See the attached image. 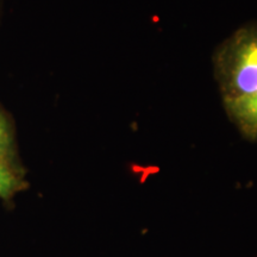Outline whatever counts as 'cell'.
Returning <instances> with one entry per match:
<instances>
[{"label":"cell","instance_id":"obj_4","mask_svg":"<svg viewBox=\"0 0 257 257\" xmlns=\"http://www.w3.org/2000/svg\"><path fill=\"white\" fill-rule=\"evenodd\" d=\"M0 9H2V0H0Z\"/></svg>","mask_w":257,"mask_h":257},{"label":"cell","instance_id":"obj_2","mask_svg":"<svg viewBox=\"0 0 257 257\" xmlns=\"http://www.w3.org/2000/svg\"><path fill=\"white\" fill-rule=\"evenodd\" d=\"M0 160L18 168H23L19 162L15 123L9 112L2 105H0Z\"/></svg>","mask_w":257,"mask_h":257},{"label":"cell","instance_id":"obj_1","mask_svg":"<svg viewBox=\"0 0 257 257\" xmlns=\"http://www.w3.org/2000/svg\"><path fill=\"white\" fill-rule=\"evenodd\" d=\"M212 61L227 117L246 141L257 143V22L225 38Z\"/></svg>","mask_w":257,"mask_h":257},{"label":"cell","instance_id":"obj_3","mask_svg":"<svg viewBox=\"0 0 257 257\" xmlns=\"http://www.w3.org/2000/svg\"><path fill=\"white\" fill-rule=\"evenodd\" d=\"M27 187L24 169L0 160V199L11 200L17 193Z\"/></svg>","mask_w":257,"mask_h":257}]
</instances>
